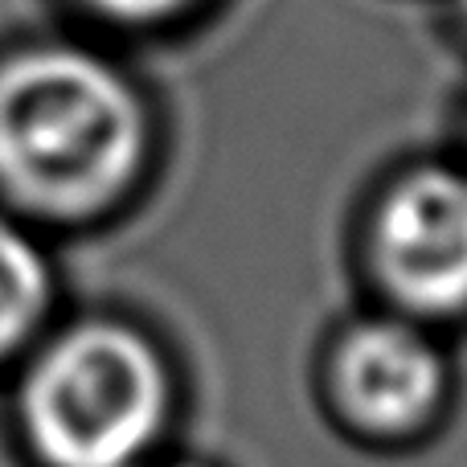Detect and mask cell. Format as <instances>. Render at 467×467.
Wrapping results in <instances>:
<instances>
[{
  "label": "cell",
  "mask_w": 467,
  "mask_h": 467,
  "mask_svg": "<svg viewBox=\"0 0 467 467\" xmlns=\"http://www.w3.org/2000/svg\"><path fill=\"white\" fill-rule=\"evenodd\" d=\"M144 119L131 87L82 49H33L0 70V189L41 213H87L131 181Z\"/></svg>",
  "instance_id": "obj_1"
},
{
  "label": "cell",
  "mask_w": 467,
  "mask_h": 467,
  "mask_svg": "<svg viewBox=\"0 0 467 467\" xmlns=\"http://www.w3.org/2000/svg\"><path fill=\"white\" fill-rule=\"evenodd\" d=\"M164 419V369L144 337L82 324L37 361L25 422L54 467H131Z\"/></svg>",
  "instance_id": "obj_2"
},
{
  "label": "cell",
  "mask_w": 467,
  "mask_h": 467,
  "mask_svg": "<svg viewBox=\"0 0 467 467\" xmlns=\"http://www.w3.org/2000/svg\"><path fill=\"white\" fill-rule=\"evenodd\" d=\"M378 258L389 287L422 312L467 304V181L419 172L402 181L378 222Z\"/></svg>",
  "instance_id": "obj_3"
},
{
  "label": "cell",
  "mask_w": 467,
  "mask_h": 467,
  "mask_svg": "<svg viewBox=\"0 0 467 467\" xmlns=\"http://www.w3.org/2000/svg\"><path fill=\"white\" fill-rule=\"evenodd\" d=\"M340 394L365 427L402 431L435 406L443 361L422 332L406 324H369L340 353Z\"/></svg>",
  "instance_id": "obj_4"
},
{
  "label": "cell",
  "mask_w": 467,
  "mask_h": 467,
  "mask_svg": "<svg viewBox=\"0 0 467 467\" xmlns=\"http://www.w3.org/2000/svg\"><path fill=\"white\" fill-rule=\"evenodd\" d=\"M49 299V271L41 250L0 222V353L16 348L41 320Z\"/></svg>",
  "instance_id": "obj_5"
},
{
  "label": "cell",
  "mask_w": 467,
  "mask_h": 467,
  "mask_svg": "<svg viewBox=\"0 0 467 467\" xmlns=\"http://www.w3.org/2000/svg\"><path fill=\"white\" fill-rule=\"evenodd\" d=\"M90 5H99L111 16H128V21H152V16H164V13H172V8H181L185 0H90Z\"/></svg>",
  "instance_id": "obj_6"
},
{
  "label": "cell",
  "mask_w": 467,
  "mask_h": 467,
  "mask_svg": "<svg viewBox=\"0 0 467 467\" xmlns=\"http://www.w3.org/2000/svg\"><path fill=\"white\" fill-rule=\"evenodd\" d=\"M463 8H467V0H463Z\"/></svg>",
  "instance_id": "obj_7"
}]
</instances>
